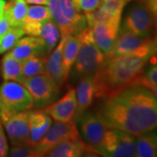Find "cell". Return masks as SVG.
<instances>
[{
    "mask_svg": "<svg viewBox=\"0 0 157 157\" xmlns=\"http://www.w3.org/2000/svg\"><path fill=\"white\" fill-rule=\"evenodd\" d=\"M28 111L18 112L0 118L13 146L29 144Z\"/></svg>",
    "mask_w": 157,
    "mask_h": 157,
    "instance_id": "cell-10",
    "label": "cell"
},
{
    "mask_svg": "<svg viewBox=\"0 0 157 157\" xmlns=\"http://www.w3.org/2000/svg\"><path fill=\"white\" fill-rule=\"evenodd\" d=\"M120 25L121 19H114L107 22L97 23L90 27L94 42L104 53L107 59L110 56L115 45Z\"/></svg>",
    "mask_w": 157,
    "mask_h": 157,
    "instance_id": "cell-9",
    "label": "cell"
},
{
    "mask_svg": "<svg viewBox=\"0 0 157 157\" xmlns=\"http://www.w3.org/2000/svg\"><path fill=\"white\" fill-rule=\"evenodd\" d=\"M2 77L5 81L11 80L20 82L22 79V61L7 53L2 58L0 63Z\"/></svg>",
    "mask_w": 157,
    "mask_h": 157,
    "instance_id": "cell-22",
    "label": "cell"
},
{
    "mask_svg": "<svg viewBox=\"0 0 157 157\" xmlns=\"http://www.w3.org/2000/svg\"><path fill=\"white\" fill-rule=\"evenodd\" d=\"M11 23L9 21L8 17L6 16V14L4 13L0 17V39L11 29Z\"/></svg>",
    "mask_w": 157,
    "mask_h": 157,
    "instance_id": "cell-34",
    "label": "cell"
},
{
    "mask_svg": "<svg viewBox=\"0 0 157 157\" xmlns=\"http://www.w3.org/2000/svg\"><path fill=\"white\" fill-rule=\"evenodd\" d=\"M9 53L20 61H24L35 53H45L47 55L44 40L39 37L33 36L25 37L22 39L20 38Z\"/></svg>",
    "mask_w": 157,
    "mask_h": 157,
    "instance_id": "cell-15",
    "label": "cell"
},
{
    "mask_svg": "<svg viewBox=\"0 0 157 157\" xmlns=\"http://www.w3.org/2000/svg\"><path fill=\"white\" fill-rule=\"evenodd\" d=\"M147 39H144L140 36H137L128 30L121 27L118 33L115 45L113 46V49L108 59L130 53L138 47H140L141 45H143Z\"/></svg>",
    "mask_w": 157,
    "mask_h": 157,
    "instance_id": "cell-17",
    "label": "cell"
},
{
    "mask_svg": "<svg viewBox=\"0 0 157 157\" xmlns=\"http://www.w3.org/2000/svg\"><path fill=\"white\" fill-rule=\"evenodd\" d=\"M47 6L52 13V19L56 23L59 29L61 36L77 35L80 33L77 26L63 15L59 6L58 0H49Z\"/></svg>",
    "mask_w": 157,
    "mask_h": 157,
    "instance_id": "cell-20",
    "label": "cell"
},
{
    "mask_svg": "<svg viewBox=\"0 0 157 157\" xmlns=\"http://www.w3.org/2000/svg\"><path fill=\"white\" fill-rule=\"evenodd\" d=\"M79 133L76 123L73 121H57L51 126L44 137L35 145V148L40 156H45V154L57 144L68 139H77Z\"/></svg>",
    "mask_w": 157,
    "mask_h": 157,
    "instance_id": "cell-8",
    "label": "cell"
},
{
    "mask_svg": "<svg viewBox=\"0 0 157 157\" xmlns=\"http://www.w3.org/2000/svg\"><path fill=\"white\" fill-rule=\"evenodd\" d=\"M60 11L65 17L74 24L79 32L87 27L85 15H82L74 5L73 0H58Z\"/></svg>",
    "mask_w": 157,
    "mask_h": 157,
    "instance_id": "cell-26",
    "label": "cell"
},
{
    "mask_svg": "<svg viewBox=\"0 0 157 157\" xmlns=\"http://www.w3.org/2000/svg\"><path fill=\"white\" fill-rule=\"evenodd\" d=\"M8 155V144L0 121V157Z\"/></svg>",
    "mask_w": 157,
    "mask_h": 157,
    "instance_id": "cell-33",
    "label": "cell"
},
{
    "mask_svg": "<svg viewBox=\"0 0 157 157\" xmlns=\"http://www.w3.org/2000/svg\"><path fill=\"white\" fill-rule=\"evenodd\" d=\"M152 11V13H157V0H139Z\"/></svg>",
    "mask_w": 157,
    "mask_h": 157,
    "instance_id": "cell-36",
    "label": "cell"
},
{
    "mask_svg": "<svg viewBox=\"0 0 157 157\" xmlns=\"http://www.w3.org/2000/svg\"><path fill=\"white\" fill-rule=\"evenodd\" d=\"M29 4H34V5H47L49 0H25Z\"/></svg>",
    "mask_w": 157,
    "mask_h": 157,
    "instance_id": "cell-38",
    "label": "cell"
},
{
    "mask_svg": "<svg viewBox=\"0 0 157 157\" xmlns=\"http://www.w3.org/2000/svg\"><path fill=\"white\" fill-rule=\"evenodd\" d=\"M27 88L33 99V107L42 109L53 103L59 94V86L46 73L22 78L19 82Z\"/></svg>",
    "mask_w": 157,
    "mask_h": 157,
    "instance_id": "cell-5",
    "label": "cell"
},
{
    "mask_svg": "<svg viewBox=\"0 0 157 157\" xmlns=\"http://www.w3.org/2000/svg\"><path fill=\"white\" fill-rule=\"evenodd\" d=\"M52 13L48 6H29L26 17L25 21L31 22H44L45 20L52 19ZM24 21V22H25Z\"/></svg>",
    "mask_w": 157,
    "mask_h": 157,
    "instance_id": "cell-29",
    "label": "cell"
},
{
    "mask_svg": "<svg viewBox=\"0 0 157 157\" xmlns=\"http://www.w3.org/2000/svg\"><path fill=\"white\" fill-rule=\"evenodd\" d=\"M46 59L45 53H35L22 61V78L45 73Z\"/></svg>",
    "mask_w": 157,
    "mask_h": 157,
    "instance_id": "cell-24",
    "label": "cell"
},
{
    "mask_svg": "<svg viewBox=\"0 0 157 157\" xmlns=\"http://www.w3.org/2000/svg\"><path fill=\"white\" fill-rule=\"evenodd\" d=\"M8 155L11 157H40L35 147L30 144L13 146L8 152Z\"/></svg>",
    "mask_w": 157,
    "mask_h": 157,
    "instance_id": "cell-30",
    "label": "cell"
},
{
    "mask_svg": "<svg viewBox=\"0 0 157 157\" xmlns=\"http://www.w3.org/2000/svg\"><path fill=\"white\" fill-rule=\"evenodd\" d=\"M33 107V99L22 84L7 80L0 86V118Z\"/></svg>",
    "mask_w": 157,
    "mask_h": 157,
    "instance_id": "cell-4",
    "label": "cell"
},
{
    "mask_svg": "<svg viewBox=\"0 0 157 157\" xmlns=\"http://www.w3.org/2000/svg\"><path fill=\"white\" fill-rule=\"evenodd\" d=\"M132 85H140V86H145L147 89H149L151 91L152 93H153V94L155 97V99L157 100V86L156 85L152 84L149 81H147L144 76H142V75L138 76V77L133 81Z\"/></svg>",
    "mask_w": 157,
    "mask_h": 157,
    "instance_id": "cell-32",
    "label": "cell"
},
{
    "mask_svg": "<svg viewBox=\"0 0 157 157\" xmlns=\"http://www.w3.org/2000/svg\"><path fill=\"white\" fill-rule=\"evenodd\" d=\"M59 29L52 18L41 23L39 37L45 42L47 54L51 53V52L54 49L59 41Z\"/></svg>",
    "mask_w": 157,
    "mask_h": 157,
    "instance_id": "cell-25",
    "label": "cell"
},
{
    "mask_svg": "<svg viewBox=\"0 0 157 157\" xmlns=\"http://www.w3.org/2000/svg\"><path fill=\"white\" fill-rule=\"evenodd\" d=\"M147 81H149L150 83L157 86V65L150 67L147 72L145 73V75H143Z\"/></svg>",
    "mask_w": 157,
    "mask_h": 157,
    "instance_id": "cell-35",
    "label": "cell"
},
{
    "mask_svg": "<svg viewBox=\"0 0 157 157\" xmlns=\"http://www.w3.org/2000/svg\"><path fill=\"white\" fill-rule=\"evenodd\" d=\"M107 128L140 135L157 128V100L151 91L131 85L105 98L94 113Z\"/></svg>",
    "mask_w": 157,
    "mask_h": 157,
    "instance_id": "cell-1",
    "label": "cell"
},
{
    "mask_svg": "<svg viewBox=\"0 0 157 157\" xmlns=\"http://www.w3.org/2000/svg\"><path fill=\"white\" fill-rule=\"evenodd\" d=\"M150 56L134 52L107 59L104 66L94 74L96 99H105L131 86L142 73Z\"/></svg>",
    "mask_w": 157,
    "mask_h": 157,
    "instance_id": "cell-2",
    "label": "cell"
},
{
    "mask_svg": "<svg viewBox=\"0 0 157 157\" xmlns=\"http://www.w3.org/2000/svg\"><path fill=\"white\" fill-rule=\"evenodd\" d=\"M98 153L102 156H135V137L133 135L120 129H107L102 142L98 147Z\"/></svg>",
    "mask_w": 157,
    "mask_h": 157,
    "instance_id": "cell-6",
    "label": "cell"
},
{
    "mask_svg": "<svg viewBox=\"0 0 157 157\" xmlns=\"http://www.w3.org/2000/svg\"><path fill=\"white\" fill-rule=\"evenodd\" d=\"M29 144L35 146L46 134L52 125V119L42 110L28 111Z\"/></svg>",
    "mask_w": 157,
    "mask_h": 157,
    "instance_id": "cell-16",
    "label": "cell"
},
{
    "mask_svg": "<svg viewBox=\"0 0 157 157\" xmlns=\"http://www.w3.org/2000/svg\"><path fill=\"white\" fill-rule=\"evenodd\" d=\"M79 45L80 41L78 34L67 36L62 51V69L65 81H67L69 78L72 67L76 60Z\"/></svg>",
    "mask_w": 157,
    "mask_h": 157,
    "instance_id": "cell-19",
    "label": "cell"
},
{
    "mask_svg": "<svg viewBox=\"0 0 157 157\" xmlns=\"http://www.w3.org/2000/svg\"><path fill=\"white\" fill-rule=\"evenodd\" d=\"M78 123L83 140L98 152V147L104 138L107 127L95 113L87 111L78 120Z\"/></svg>",
    "mask_w": 157,
    "mask_h": 157,
    "instance_id": "cell-11",
    "label": "cell"
},
{
    "mask_svg": "<svg viewBox=\"0 0 157 157\" xmlns=\"http://www.w3.org/2000/svg\"><path fill=\"white\" fill-rule=\"evenodd\" d=\"M67 36H61V40L59 42L54 51L51 53L45 63V73L49 74L55 80L57 85L61 87L65 83L62 69V51Z\"/></svg>",
    "mask_w": 157,
    "mask_h": 157,
    "instance_id": "cell-18",
    "label": "cell"
},
{
    "mask_svg": "<svg viewBox=\"0 0 157 157\" xmlns=\"http://www.w3.org/2000/svg\"><path fill=\"white\" fill-rule=\"evenodd\" d=\"M94 75H87L79 78V83L76 89L77 107L73 118L75 123H78V120L91 107L94 99Z\"/></svg>",
    "mask_w": 157,
    "mask_h": 157,
    "instance_id": "cell-14",
    "label": "cell"
},
{
    "mask_svg": "<svg viewBox=\"0 0 157 157\" xmlns=\"http://www.w3.org/2000/svg\"><path fill=\"white\" fill-rule=\"evenodd\" d=\"M28 6L25 0H10L6 3L4 13L11 26H22L26 17Z\"/></svg>",
    "mask_w": 157,
    "mask_h": 157,
    "instance_id": "cell-23",
    "label": "cell"
},
{
    "mask_svg": "<svg viewBox=\"0 0 157 157\" xmlns=\"http://www.w3.org/2000/svg\"><path fill=\"white\" fill-rule=\"evenodd\" d=\"M83 155L98 156L99 153L78 137L77 139H68L59 142L47 152L45 156L78 157Z\"/></svg>",
    "mask_w": 157,
    "mask_h": 157,
    "instance_id": "cell-12",
    "label": "cell"
},
{
    "mask_svg": "<svg viewBox=\"0 0 157 157\" xmlns=\"http://www.w3.org/2000/svg\"><path fill=\"white\" fill-rule=\"evenodd\" d=\"M73 1L78 11L83 14H86L95 11L101 6L102 0H73Z\"/></svg>",
    "mask_w": 157,
    "mask_h": 157,
    "instance_id": "cell-31",
    "label": "cell"
},
{
    "mask_svg": "<svg viewBox=\"0 0 157 157\" xmlns=\"http://www.w3.org/2000/svg\"><path fill=\"white\" fill-rule=\"evenodd\" d=\"M78 36L80 45L73 64V76L81 78L87 75H94L104 66L107 58L94 42L90 27H86Z\"/></svg>",
    "mask_w": 157,
    "mask_h": 157,
    "instance_id": "cell-3",
    "label": "cell"
},
{
    "mask_svg": "<svg viewBox=\"0 0 157 157\" xmlns=\"http://www.w3.org/2000/svg\"><path fill=\"white\" fill-rule=\"evenodd\" d=\"M24 34L25 33L21 26H11V29L0 39V54L11 50Z\"/></svg>",
    "mask_w": 157,
    "mask_h": 157,
    "instance_id": "cell-27",
    "label": "cell"
},
{
    "mask_svg": "<svg viewBox=\"0 0 157 157\" xmlns=\"http://www.w3.org/2000/svg\"><path fill=\"white\" fill-rule=\"evenodd\" d=\"M130 1L132 0H102L99 7L110 17L121 18L124 7Z\"/></svg>",
    "mask_w": 157,
    "mask_h": 157,
    "instance_id": "cell-28",
    "label": "cell"
},
{
    "mask_svg": "<svg viewBox=\"0 0 157 157\" xmlns=\"http://www.w3.org/2000/svg\"><path fill=\"white\" fill-rule=\"evenodd\" d=\"M135 140V155L137 157L157 156V135L152 131L140 135Z\"/></svg>",
    "mask_w": 157,
    "mask_h": 157,
    "instance_id": "cell-21",
    "label": "cell"
},
{
    "mask_svg": "<svg viewBox=\"0 0 157 157\" xmlns=\"http://www.w3.org/2000/svg\"><path fill=\"white\" fill-rule=\"evenodd\" d=\"M76 90L70 88L61 99L45 107V112L54 121H69L73 120L76 112Z\"/></svg>",
    "mask_w": 157,
    "mask_h": 157,
    "instance_id": "cell-13",
    "label": "cell"
},
{
    "mask_svg": "<svg viewBox=\"0 0 157 157\" xmlns=\"http://www.w3.org/2000/svg\"><path fill=\"white\" fill-rule=\"evenodd\" d=\"M122 28L144 39L155 34V19L152 11L141 2L130 6L123 19Z\"/></svg>",
    "mask_w": 157,
    "mask_h": 157,
    "instance_id": "cell-7",
    "label": "cell"
},
{
    "mask_svg": "<svg viewBox=\"0 0 157 157\" xmlns=\"http://www.w3.org/2000/svg\"><path fill=\"white\" fill-rule=\"evenodd\" d=\"M6 0H0V17L4 14V11H5V7H6Z\"/></svg>",
    "mask_w": 157,
    "mask_h": 157,
    "instance_id": "cell-39",
    "label": "cell"
},
{
    "mask_svg": "<svg viewBox=\"0 0 157 157\" xmlns=\"http://www.w3.org/2000/svg\"><path fill=\"white\" fill-rule=\"evenodd\" d=\"M154 14V19H155V39H153V44H154V49H155V53L152 58L157 59V13H153Z\"/></svg>",
    "mask_w": 157,
    "mask_h": 157,
    "instance_id": "cell-37",
    "label": "cell"
}]
</instances>
